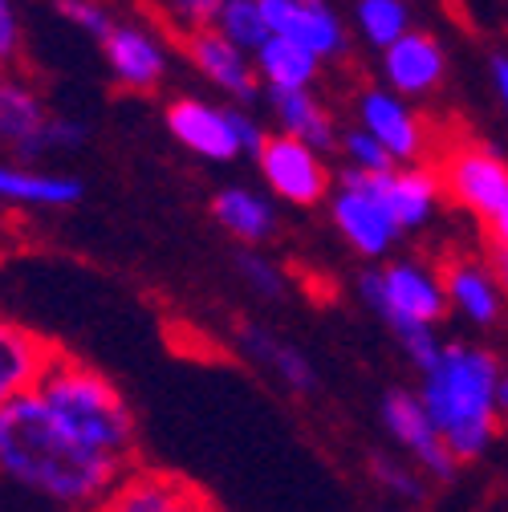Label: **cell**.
Here are the masks:
<instances>
[{
	"instance_id": "1",
	"label": "cell",
	"mask_w": 508,
	"mask_h": 512,
	"mask_svg": "<svg viewBox=\"0 0 508 512\" xmlns=\"http://www.w3.org/2000/svg\"><path fill=\"white\" fill-rule=\"evenodd\" d=\"M126 468L86 452L37 395L0 411V480L66 512H94Z\"/></svg>"
},
{
	"instance_id": "2",
	"label": "cell",
	"mask_w": 508,
	"mask_h": 512,
	"mask_svg": "<svg viewBox=\"0 0 508 512\" xmlns=\"http://www.w3.org/2000/svg\"><path fill=\"white\" fill-rule=\"evenodd\" d=\"M504 366L496 354L468 346V342H443L439 358L423 370L419 399L435 423V431L448 443V452L464 464L488 456V447L500 435L496 419V387Z\"/></svg>"
},
{
	"instance_id": "3",
	"label": "cell",
	"mask_w": 508,
	"mask_h": 512,
	"mask_svg": "<svg viewBox=\"0 0 508 512\" xmlns=\"http://www.w3.org/2000/svg\"><path fill=\"white\" fill-rule=\"evenodd\" d=\"M37 399L53 415V423L70 439H78L86 452L118 468L139 464V419L126 395L90 362L57 350L37 387Z\"/></svg>"
},
{
	"instance_id": "4",
	"label": "cell",
	"mask_w": 508,
	"mask_h": 512,
	"mask_svg": "<svg viewBox=\"0 0 508 512\" xmlns=\"http://www.w3.org/2000/svg\"><path fill=\"white\" fill-rule=\"evenodd\" d=\"M362 301L383 317V322L399 334L407 330H435V322L448 313V293H443V277L423 269L419 261H395L387 269H370L358 277Z\"/></svg>"
},
{
	"instance_id": "5",
	"label": "cell",
	"mask_w": 508,
	"mask_h": 512,
	"mask_svg": "<svg viewBox=\"0 0 508 512\" xmlns=\"http://www.w3.org/2000/svg\"><path fill=\"white\" fill-rule=\"evenodd\" d=\"M383 427L395 443V452L411 460L431 484H448L460 472V460L448 452V443L435 431L419 391H391L383 399Z\"/></svg>"
},
{
	"instance_id": "6",
	"label": "cell",
	"mask_w": 508,
	"mask_h": 512,
	"mask_svg": "<svg viewBox=\"0 0 508 512\" xmlns=\"http://www.w3.org/2000/svg\"><path fill=\"white\" fill-rule=\"evenodd\" d=\"M94 512H216V504L183 476L131 464Z\"/></svg>"
},
{
	"instance_id": "7",
	"label": "cell",
	"mask_w": 508,
	"mask_h": 512,
	"mask_svg": "<svg viewBox=\"0 0 508 512\" xmlns=\"http://www.w3.org/2000/svg\"><path fill=\"white\" fill-rule=\"evenodd\" d=\"M443 175L439 183L448 187V196L464 208H472L476 216L492 220L504 204H508V163L500 155H492L488 147L476 143H456L443 155Z\"/></svg>"
},
{
	"instance_id": "8",
	"label": "cell",
	"mask_w": 508,
	"mask_h": 512,
	"mask_svg": "<svg viewBox=\"0 0 508 512\" xmlns=\"http://www.w3.org/2000/svg\"><path fill=\"white\" fill-rule=\"evenodd\" d=\"M257 163H261V175L265 183L277 191L281 200L289 204H317L326 200L330 191V171L322 163V155H317L313 147L289 139V135H269L265 147L257 151Z\"/></svg>"
},
{
	"instance_id": "9",
	"label": "cell",
	"mask_w": 508,
	"mask_h": 512,
	"mask_svg": "<svg viewBox=\"0 0 508 512\" xmlns=\"http://www.w3.org/2000/svg\"><path fill=\"white\" fill-rule=\"evenodd\" d=\"M342 187H358L366 191L370 200H378L387 208V216L395 220V228H419L431 208H435V196H439V179L423 167H407V171H383V175H370V171H358V167H346L342 175Z\"/></svg>"
},
{
	"instance_id": "10",
	"label": "cell",
	"mask_w": 508,
	"mask_h": 512,
	"mask_svg": "<svg viewBox=\"0 0 508 512\" xmlns=\"http://www.w3.org/2000/svg\"><path fill=\"white\" fill-rule=\"evenodd\" d=\"M53 358H57V346L49 338L0 313V411L37 395Z\"/></svg>"
},
{
	"instance_id": "11",
	"label": "cell",
	"mask_w": 508,
	"mask_h": 512,
	"mask_svg": "<svg viewBox=\"0 0 508 512\" xmlns=\"http://www.w3.org/2000/svg\"><path fill=\"white\" fill-rule=\"evenodd\" d=\"M273 37H289L313 57H334L346 49L342 21L330 13L326 0H261Z\"/></svg>"
},
{
	"instance_id": "12",
	"label": "cell",
	"mask_w": 508,
	"mask_h": 512,
	"mask_svg": "<svg viewBox=\"0 0 508 512\" xmlns=\"http://www.w3.org/2000/svg\"><path fill=\"white\" fill-rule=\"evenodd\" d=\"M167 131L204 159L228 163L240 155V139H236V126H232V110H216L200 98H179L167 106Z\"/></svg>"
},
{
	"instance_id": "13",
	"label": "cell",
	"mask_w": 508,
	"mask_h": 512,
	"mask_svg": "<svg viewBox=\"0 0 508 512\" xmlns=\"http://www.w3.org/2000/svg\"><path fill=\"white\" fill-rule=\"evenodd\" d=\"M183 49L196 61V70L208 82H216L224 94H232L236 102H257V94H261L257 66H252V57L244 49H236L228 37H220L216 29H196L183 37Z\"/></svg>"
},
{
	"instance_id": "14",
	"label": "cell",
	"mask_w": 508,
	"mask_h": 512,
	"mask_svg": "<svg viewBox=\"0 0 508 512\" xmlns=\"http://www.w3.org/2000/svg\"><path fill=\"white\" fill-rule=\"evenodd\" d=\"M102 49H106V61H110V74L126 90H155L167 74L163 45L147 29L114 25V33L102 41Z\"/></svg>"
},
{
	"instance_id": "15",
	"label": "cell",
	"mask_w": 508,
	"mask_h": 512,
	"mask_svg": "<svg viewBox=\"0 0 508 512\" xmlns=\"http://www.w3.org/2000/svg\"><path fill=\"white\" fill-rule=\"evenodd\" d=\"M443 277V293H448V305H456L468 322L476 326H492L500 309H504V289L496 285L492 269H484L480 261L472 256H452V261H443L439 269Z\"/></svg>"
},
{
	"instance_id": "16",
	"label": "cell",
	"mask_w": 508,
	"mask_h": 512,
	"mask_svg": "<svg viewBox=\"0 0 508 512\" xmlns=\"http://www.w3.org/2000/svg\"><path fill=\"white\" fill-rule=\"evenodd\" d=\"M0 143L21 159L49 151V114L41 110L37 94L13 78L0 82Z\"/></svg>"
},
{
	"instance_id": "17",
	"label": "cell",
	"mask_w": 508,
	"mask_h": 512,
	"mask_svg": "<svg viewBox=\"0 0 508 512\" xmlns=\"http://www.w3.org/2000/svg\"><path fill=\"white\" fill-rule=\"evenodd\" d=\"M358 114H362V131L383 143L395 155V163L399 159H415L423 151V126L395 94L366 90L358 98Z\"/></svg>"
},
{
	"instance_id": "18",
	"label": "cell",
	"mask_w": 508,
	"mask_h": 512,
	"mask_svg": "<svg viewBox=\"0 0 508 512\" xmlns=\"http://www.w3.org/2000/svg\"><path fill=\"white\" fill-rule=\"evenodd\" d=\"M334 224L350 240V248H358L362 256H383L395 244V236H399V228L387 216V208L378 204V200H370L366 191H358V187H342L338 191V200H334Z\"/></svg>"
},
{
	"instance_id": "19",
	"label": "cell",
	"mask_w": 508,
	"mask_h": 512,
	"mask_svg": "<svg viewBox=\"0 0 508 512\" xmlns=\"http://www.w3.org/2000/svg\"><path fill=\"white\" fill-rule=\"evenodd\" d=\"M240 346H244L248 362H257L261 370H269L281 387H289L293 395H309L317 387L313 362L297 346L277 338L273 330H265V326H240Z\"/></svg>"
},
{
	"instance_id": "20",
	"label": "cell",
	"mask_w": 508,
	"mask_h": 512,
	"mask_svg": "<svg viewBox=\"0 0 508 512\" xmlns=\"http://www.w3.org/2000/svg\"><path fill=\"white\" fill-rule=\"evenodd\" d=\"M383 70L399 94H427L443 78V49L427 33H407L383 49Z\"/></svg>"
},
{
	"instance_id": "21",
	"label": "cell",
	"mask_w": 508,
	"mask_h": 512,
	"mask_svg": "<svg viewBox=\"0 0 508 512\" xmlns=\"http://www.w3.org/2000/svg\"><path fill=\"white\" fill-rule=\"evenodd\" d=\"M0 200L25 208H70L82 200V183L66 175H41L29 167L0 163Z\"/></svg>"
},
{
	"instance_id": "22",
	"label": "cell",
	"mask_w": 508,
	"mask_h": 512,
	"mask_svg": "<svg viewBox=\"0 0 508 512\" xmlns=\"http://www.w3.org/2000/svg\"><path fill=\"white\" fill-rule=\"evenodd\" d=\"M252 66H257V78H265L269 90H309L322 57H313L309 49H301L289 37H269L252 53Z\"/></svg>"
},
{
	"instance_id": "23",
	"label": "cell",
	"mask_w": 508,
	"mask_h": 512,
	"mask_svg": "<svg viewBox=\"0 0 508 512\" xmlns=\"http://www.w3.org/2000/svg\"><path fill=\"white\" fill-rule=\"evenodd\" d=\"M269 98H273V110H277L289 139H297L313 151L334 147V122H330L326 106L309 90H269Z\"/></svg>"
},
{
	"instance_id": "24",
	"label": "cell",
	"mask_w": 508,
	"mask_h": 512,
	"mask_svg": "<svg viewBox=\"0 0 508 512\" xmlns=\"http://www.w3.org/2000/svg\"><path fill=\"white\" fill-rule=\"evenodd\" d=\"M212 212H216V220H220L232 236H240L244 244H261V240H269L273 228H277L273 208L257 196V191H248V187H224L220 196H216V204H212Z\"/></svg>"
},
{
	"instance_id": "25",
	"label": "cell",
	"mask_w": 508,
	"mask_h": 512,
	"mask_svg": "<svg viewBox=\"0 0 508 512\" xmlns=\"http://www.w3.org/2000/svg\"><path fill=\"white\" fill-rule=\"evenodd\" d=\"M370 480H374V488L383 492V496L399 500V508L423 504L427 484H431V480H427L411 460H403V456H374V460H370Z\"/></svg>"
},
{
	"instance_id": "26",
	"label": "cell",
	"mask_w": 508,
	"mask_h": 512,
	"mask_svg": "<svg viewBox=\"0 0 508 512\" xmlns=\"http://www.w3.org/2000/svg\"><path fill=\"white\" fill-rule=\"evenodd\" d=\"M216 33L228 37V41H232L236 49H244V53H257V49L273 37V29H269V21H265V9H261V0H228L224 13H220V21H216Z\"/></svg>"
},
{
	"instance_id": "27",
	"label": "cell",
	"mask_w": 508,
	"mask_h": 512,
	"mask_svg": "<svg viewBox=\"0 0 508 512\" xmlns=\"http://www.w3.org/2000/svg\"><path fill=\"white\" fill-rule=\"evenodd\" d=\"M358 25L370 45L391 49L399 37H407V5L403 0H358Z\"/></svg>"
},
{
	"instance_id": "28",
	"label": "cell",
	"mask_w": 508,
	"mask_h": 512,
	"mask_svg": "<svg viewBox=\"0 0 508 512\" xmlns=\"http://www.w3.org/2000/svg\"><path fill=\"white\" fill-rule=\"evenodd\" d=\"M236 269H240V277L248 281L252 293H261V297H269V301H281V297H285V273H281L277 265H269L265 256L240 252V256H236Z\"/></svg>"
},
{
	"instance_id": "29",
	"label": "cell",
	"mask_w": 508,
	"mask_h": 512,
	"mask_svg": "<svg viewBox=\"0 0 508 512\" xmlns=\"http://www.w3.org/2000/svg\"><path fill=\"white\" fill-rule=\"evenodd\" d=\"M57 13L66 17L70 25L86 29L94 41H106L114 33V21H110V13L98 5V0H57Z\"/></svg>"
},
{
	"instance_id": "30",
	"label": "cell",
	"mask_w": 508,
	"mask_h": 512,
	"mask_svg": "<svg viewBox=\"0 0 508 512\" xmlns=\"http://www.w3.org/2000/svg\"><path fill=\"white\" fill-rule=\"evenodd\" d=\"M346 155L354 159L358 171H370V175L395 171V155H391L383 143H378V139H370L366 131H350V135H346Z\"/></svg>"
},
{
	"instance_id": "31",
	"label": "cell",
	"mask_w": 508,
	"mask_h": 512,
	"mask_svg": "<svg viewBox=\"0 0 508 512\" xmlns=\"http://www.w3.org/2000/svg\"><path fill=\"white\" fill-rule=\"evenodd\" d=\"M167 5H171L175 21L187 25V33H196V29H216L228 0H167Z\"/></svg>"
},
{
	"instance_id": "32",
	"label": "cell",
	"mask_w": 508,
	"mask_h": 512,
	"mask_svg": "<svg viewBox=\"0 0 508 512\" xmlns=\"http://www.w3.org/2000/svg\"><path fill=\"white\" fill-rule=\"evenodd\" d=\"M21 53V25L13 13V0H0V66H13Z\"/></svg>"
},
{
	"instance_id": "33",
	"label": "cell",
	"mask_w": 508,
	"mask_h": 512,
	"mask_svg": "<svg viewBox=\"0 0 508 512\" xmlns=\"http://www.w3.org/2000/svg\"><path fill=\"white\" fill-rule=\"evenodd\" d=\"M232 126H236V139H240V151H252L257 155L261 147H265V139L269 135H261V126L252 122L248 114H240V110H232Z\"/></svg>"
},
{
	"instance_id": "34",
	"label": "cell",
	"mask_w": 508,
	"mask_h": 512,
	"mask_svg": "<svg viewBox=\"0 0 508 512\" xmlns=\"http://www.w3.org/2000/svg\"><path fill=\"white\" fill-rule=\"evenodd\" d=\"M86 135L82 126L70 122V118H49V147H78Z\"/></svg>"
},
{
	"instance_id": "35",
	"label": "cell",
	"mask_w": 508,
	"mask_h": 512,
	"mask_svg": "<svg viewBox=\"0 0 508 512\" xmlns=\"http://www.w3.org/2000/svg\"><path fill=\"white\" fill-rule=\"evenodd\" d=\"M492 277L508 293V248H496V244H492Z\"/></svg>"
},
{
	"instance_id": "36",
	"label": "cell",
	"mask_w": 508,
	"mask_h": 512,
	"mask_svg": "<svg viewBox=\"0 0 508 512\" xmlns=\"http://www.w3.org/2000/svg\"><path fill=\"white\" fill-rule=\"evenodd\" d=\"M488 228H492V244L496 248H508V204L488 220Z\"/></svg>"
},
{
	"instance_id": "37",
	"label": "cell",
	"mask_w": 508,
	"mask_h": 512,
	"mask_svg": "<svg viewBox=\"0 0 508 512\" xmlns=\"http://www.w3.org/2000/svg\"><path fill=\"white\" fill-rule=\"evenodd\" d=\"M492 82L500 90V102L508 106V57H492Z\"/></svg>"
},
{
	"instance_id": "38",
	"label": "cell",
	"mask_w": 508,
	"mask_h": 512,
	"mask_svg": "<svg viewBox=\"0 0 508 512\" xmlns=\"http://www.w3.org/2000/svg\"><path fill=\"white\" fill-rule=\"evenodd\" d=\"M496 419L500 427H508V370L500 374V387H496Z\"/></svg>"
},
{
	"instance_id": "39",
	"label": "cell",
	"mask_w": 508,
	"mask_h": 512,
	"mask_svg": "<svg viewBox=\"0 0 508 512\" xmlns=\"http://www.w3.org/2000/svg\"><path fill=\"white\" fill-rule=\"evenodd\" d=\"M480 512H504V508H496V504H492V508H480Z\"/></svg>"
},
{
	"instance_id": "40",
	"label": "cell",
	"mask_w": 508,
	"mask_h": 512,
	"mask_svg": "<svg viewBox=\"0 0 508 512\" xmlns=\"http://www.w3.org/2000/svg\"><path fill=\"white\" fill-rule=\"evenodd\" d=\"M387 512H407V508H387Z\"/></svg>"
}]
</instances>
